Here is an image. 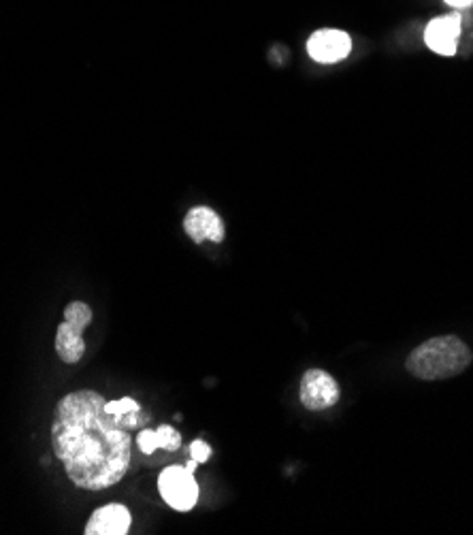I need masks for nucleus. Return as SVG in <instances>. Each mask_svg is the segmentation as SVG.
<instances>
[{
  "label": "nucleus",
  "mask_w": 473,
  "mask_h": 535,
  "mask_svg": "<svg viewBox=\"0 0 473 535\" xmlns=\"http://www.w3.org/2000/svg\"><path fill=\"white\" fill-rule=\"evenodd\" d=\"M96 391L64 395L54 412L52 448L77 489L105 491L118 484L130 467L133 440L126 429L139 416L111 414Z\"/></svg>",
  "instance_id": "nucleus-1"
},
{
  "label": "nucleus",
  "mask_w": 473,
  "mask_h": 535,
  "mask_svg": "<svg viewBox=\"0 0 473 535\" xmlns=\"http://www.w3.org/2000/svg\"><path fill=\"white\" fill-rule=\"evenodd\" d=\"M471 365V350L454 335L433 337L407 356V371L420 380H446Z\"/></svg>",
  "instance_id": "nucleus-2"
},
{
  "label": "nucleus",
  "mask_w": 473,
  "mask_h": 535,
  "mask_svg": "<svg viewBox=\"0 0 473 535\" xmlns=\"http://www.w3.org/2000/svg\"><path fill=\"white\" fill-rule=\"evenodd\" d=\"M158 491L177 512H188L199 501V484L188 467L171 465L158 478Z\"/></svg>",
  "instance_id": "nucleus-3"
},
{
  "label": "nucleus",
  "mask_w": 473,
  "mask_h": 535,
  "mask_svg": "<svg viewBox=\"0 0 473 535\" xmlns=\"http://www.w3.org/2000/svg\"><path fill=\"white\" fill-rule=\"evenodd\" d=\"M339 401L337 380L322 369H309L301 378V403L307 410H329Z\"/></svg>",
  "instance_id": "nucleus-4"
},
{
  "label": "nucleus",
  "mask_w": 473,
  "mask_h": 535,
  "mask_svg": "<svg viewBox=\"0 0 473 535\" xmlns=\"http://www.w3.org/2000/svg\"><path fill=\"white\" fill-rule=\"evenodd\" d=\"M352 50V41L344 30H318L307 41V52L316 62L333 64L339 60H346Z\"/></svg>",
  "instance_id": "nucleus-5"
},
{
  "label": "nucleus",
  "mask_w": 473,
  "mask_h": 535,
  "mask_svg": "<svg viewBox=\"0 0 473 535\" xmlns=\"http://www.w3.org/2000/svg\"><path fill=\"white\" fill-rule=\"evenodd\" d=\"M461 39V15L452 13L444 18H435L424 30V41L439 56H454Z\"/></svg>",
  "instance_id": "nucleus-6"
},
{
  "label": "nucleus",
  "mask_w": 473,
  "mask_h": 535,
  "mask_svg": "<svg viewBox=\"0 0 473 535\" xmlns=\"http://www.w3.org/2000/svg\"><path fill=\"white\" fill-rule=\"evenodd\" d=\"M184 231L190 235L194 243L214 241L220 243L224 239V222L209 207H192L184 218Z\"/></svg>",
  "instance_id": "nucleus-7"
},
{
  "label": "nucleus",
  "mask_w": 473,
  "mask_h": 535,
  "mask_svg": "<svg viewBox=\"0 0 473 535\" xmlns=\"http://www.w3.org/2000/svg\"><path fill=\"white\" fill-rule=\"evenodd\" d=\"M133 523L128 508L122 504H107L96 510L88 521L84 533L86 535H126Z\"/></svg>",
  "instance_id": "nucleus-8"
},
{
  "label": "nucleus",
  "mask_w": 473,
  "mask_h": 535,
  "mask_svg": "<svg viewBox=\"0 0 473 535\" xmlns=\"http://www.w3.org/2000/svg\"><path fill=\"white\" fill-rule=\"evenodd\" d=\"M56 352L64 363H77L86 352L84 333L75 331L69 322H62L56 333Z\"/></svg>",
  "instance_id": "nucleus-9"
},
{
  "label": "nucleus",
  "mask_w": 473,
  "mask_h": 535,
  "mask_svg": "<svg viewBox=\"0 0 473 535\" xmlns=\"http://www.w3.org/2000/svg\"><path fill=\"white\" fill-rule=\"evenodd\" d=\"M137 446L143 455H152V452H156V448H165L169 452H175L179 446H182V435L167 425L160 427L158 431L143 429L137 435Z\"/></svg>",
  "instance_id": "nucleus-10"
},
{
  "label": "nucleus",
  "mask_w": 473,
  "mask_h": 535,
  "mask_svg": "<svg viewBox=\"0 0 473 535\" xmlns=\"http://www.w3.org/2000/svg\"><path fill=\"white\" fill-rule=\"evenodd\" d=\"M64 322H69L71 327L79 333H84V329L92 322V310L90 305L84 301H73L64 307Z\"/></svg>",
  "instance_id": "nucleus-11"
},
{
  "label": "nucleus",
  "mask_w": 473,
  "mask_h": 535,
  "mask_svg": "<svg viewBox=\"0 0 473 535\" xmlns=\"http://www.w3.org/2000/svg\"><path fill=\"white\" fill-rule=\"evenodd\" d=\"M190 455H192L194 461L201 465L211 457V448H209V444L197 440V442H192V446H190Z\"/></svg>",
  "instance_id": "nucleus-12"
},
{
  "label": "nucleus",
  "mask_w": 473,
  "mask_h": 535,
  "mask_svg": "<svg viewBox=\"0 0 473 535\" xmlns=\"http://www.w3.org/2000/svg\"><path fill=\"white\" fill-rule=\"evenodd\" d=\"M446 3H448V5H452V7H459V9H463V7H469V5L473 3V0H446Z\"/></svg>",
  "instance_id": "nucleus-13"
}]
</instances>
